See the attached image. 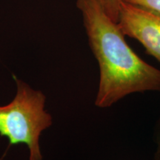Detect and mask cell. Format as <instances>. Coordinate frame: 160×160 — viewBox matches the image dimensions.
Segmentation results:
<instances>
[{"mask_svg":"<svg viewBox=\"0 0 160 160\" xmlns=\"http://www.w3.org/2000/svg\"><path fill=\"white\" fill-rule=\"evenodd\" d=\"M77 6L99 64L95 105L106 108L131 93L160 91V70L145 62L131 48L99 0H77Z\"/></svg>","mask_w":160,"mask_h":160,"instance_id":"cell-1","label":"cell"},{"mask_svg":"<svg viewBox=\"0 0 160 160\" xmlns=\"http://www.w3.org/2000/svg\"><path fill=\"white\" fill-rule=\"evenodd\" d=\"M17 93L8 105L0 106V137L8 138L11 146L25 144L29 149V160H42L39 147L42 132L53 124L51 115L45 110L46 97L42 91L13 75Z\"/></svg>","mask_w":160,"mask_h":160,"instance_id":"cell-2","label":"cell"},{"mask_svg":"<svg viewBox=\"0 0 160 160\" xmlns=\"http://www.w3.org/2000/svg\"><path fill=\"white\" fill-rule=\"evenodd\" d=\"M117 25L125 36L137 39L160 62V13L122 1Z\"/></svg>","mask_w":160,"mask_h":160,"instance_id":"cell-3","label":"cell"},{"mask_svg":"<svg viewBox=\"0 0 160 160\" xmlns=\"http://www.w3.org/2000/svg\"><path fill=\"white\" fill-rule=\"evenodd\" d=\"M99 1L102 6L106 14L113 22L117 23L122 0H99Z\"/></svg>","mask_w":160,"mask_h":160,"instance_id":"cell-4","label":"cell"},{"mask_svg":"<svg viewBox=\"0 0 160 160\" xmlns=\"http://www.w3.org/2000/svg\"><path fill=\"white\" fill-rule=\"evenodd\" d=\"M122 1L145 8L160 13V0H122Z\"/></svg>","mask_w":160,"mask_h":160,"instance_id":"cell-5","label":"cell"},{"mask_svg":"<svg viewBox=\"0 0 160 160\" xmlns=\"http://www.w3.org/2000/svg\"><path fill=\"white\" fill-rule=\"evenodd\" d=\"M156 142L157 147L155 153V160H160V117L156 128Z\"/></svg>","mask_w":160,"mask_h":160,"instance_id":"cell-6","label":"cell"}]
</instances>
